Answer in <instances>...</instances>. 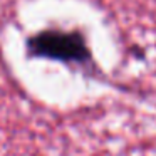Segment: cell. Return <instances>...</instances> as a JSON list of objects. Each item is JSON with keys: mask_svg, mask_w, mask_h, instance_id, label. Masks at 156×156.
<instances>
[{"mask_svg": "<svg viewBox=\"0 0 156 156\" xmlns=\"http://www.w3.org/2000/svg\"><path fill=\"white\" fill-rule=\"evenodd\" d=\"M25 52L32 59L61 62L91 79L102 82L108 81L99 64L96 62L86 34L79 29H42L27 39Z\"/></svg>", "mask_w": 156, "mask_h": 156, "instance_id": "1", "label": "cell"}]
</instances>
